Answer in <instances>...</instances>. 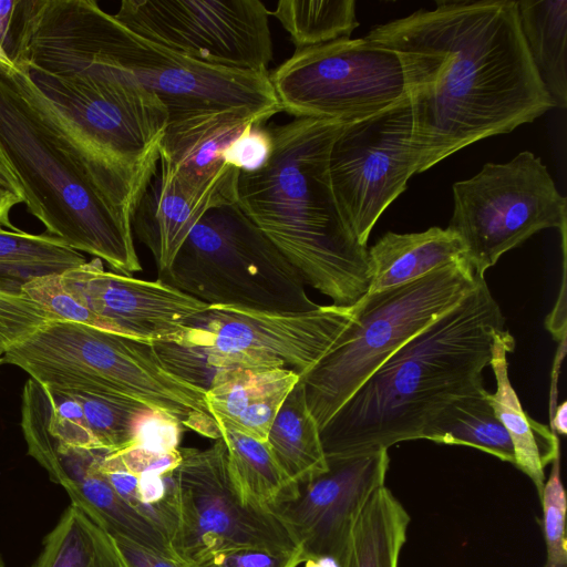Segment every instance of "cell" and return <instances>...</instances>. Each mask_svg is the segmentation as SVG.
<instances>
[{"instance_id":"f1b7e54d","label":"cell","mask_w":567,"mask_h":567,"mask_svg":"<svg viewBox=\"0 0 567 567\" xmlns=\"http://www.w3.org/2000/svg\"><path fill=\"white\" fill-rule=\"evenodd\" d=\"M219 429L233 481L245 501L272 511L296 497L298 485L284 474L267 442L228 426L220 425Z\"/></svg>"},{"instance_id":"3957f363","label":"cell","mask_w":567,"mask_h":567,"mask_svg":"<svg viewBox=\"0 0 567 567\" xmlns=\"http://www.w3.org/2000/svg\"><path fill=\"white\" fill-rule=\"evenodd\" d=\"M505 318L485 277L390 355L320 430L326 457L421 440L454 400L482 392Z\"/></svg>"},{"instance_id":"1f68e13d","label":"cell","mask_w":567,"mask_h":567,"mask_svg":"<svg viewBox=\"0 0 567 567\" xmlns=\"http://www.w3.org/2000/svg\"><path fill=\"white\" fill-rule=\"evenodd\" d=\"M69 392L78 399L86 427L97 445L111 453L135 443L143 426L151 419L158 416L135 403L89 393Z\"/></svg>"},{"instance_id":"83f0119b","label":"cell","mask_w":567,"mask_h":567,"mask_svg":"<svg viewBox=\"0 0 567 567\" xmlns=\"http://www.w3.org/2000/svg\"><path fill=\"white\" fill-rule=\"evenodd\" d=\"M31 567H126L114 538L70 504Z\"/></svg>"},{"instance_id":"7402d4cb","label":"cell","mask_w":567,"mask_h":567,"mask_svg":"<svg viewBox=\"0 0 567 567\" xmlns=\"http://www.w3.org/2000/svg\"><path fill=\"white\" fill-rule=\"evenodd\" d=\"M514 349L515 340L508 330L497 334L489 362L496 391H487L485 398L511 437L514 466L530 478L540 496L546 481L545 467L560 452L559 440L549 426L535 421L523 410L508 377L507 354Z\"/></svg>"},{"instance_id":"7a4b0ae2","label":"cell","mask_w":567,"mask_h":567,"mask_svg":"<svg viewBox=\"0 0 567 567\" xmlns=\"http://www.w3.org/2000/svg\"><path fill=\"white\" fill-rule=\"evenodd\" d=\"M0 147L31 215L70 248L125 276L141 271L132 216L155 173L100 152L17 66L0 64Z\"/></svg>"},{"instance_id":"8d00e7d4","label":"cell","mask_w":567,"mask_h":567,"mask_svg":"<svg viewBox=\"0 0 567 567\" xmlns=\"http://www.w3.org/2000/svg\"><path fill=\"white\" fill-rule=\"evenodd\" d=\"M272 150L269 130L250 124L237 135L223 154L224 162L240 173H254L267 163Z\"/></svg>"},{"instance_id":"4fadbf2b","label":"cell","mask_w":567,"mask_h":567,"mask_svg":"<svg viewBox=\"0 0 567 567\" xmlns=\"http://www.w3.org/2000/svg\"><path fill=\"white\" fill-rule=\"evenodd\" d=\"M270 12L259 0H123L114 17L126 28L188 59L268 72Z\"/></svg>"},{"instance_id":"d6986e66","label":"cell","mask_w":567,"mask_h":567,"mask_svg":"<svg viewBox=\"0 0 567 567\" xmlns=\"http://www.w3.org/2000/svg\"><path fill=\"white\" fill-rule=\"evenodd\" d=\"M109 453L69 447L55 451L45 461L43 468L51 481L66 491L71 503L112 537H123L151 550L175 557L166 534L128 505L106 478L102 463Z\"/></svg>"},{"instance_id":"d4e9b609","label":"cell","mask_w":567,"mask_h":567,"mask_svg":"<svg viewBox=\"0 0 567 567\" xmlns=\"http://www.w3.org/2000/svg\"><path fill=\"white\" fill-rule=\"evenodd\" d=\"M266 442L284 474L296 485L327 471L320 429L300 380L282 403Z\"/></svg>"},{"instance_id":"44dd1931","label":"cell","mask_w":567,"mask_h":567,"mask_svg":"<svg viewBox=\"0 0 567 567\" xmlns=\"http://www.w3.org/2000/svg\"><path fill=\"white\" fill-rule=\"evenodd\" d=\"M299 380L290 369L219 371L206 389V404L219 426L266 442L276 415Z\"/></svg>"},{"instance_id":"603a6c76","label":"cell","mask_w":567,"mask_h":567,"mask_svg":"<svg viewBox=\"0 0 567 567\" xmlns=\"http://www.w3.org/2000/svg\"><path fill=\"white\" fill-rule=\"evenodd\" d=\"M464 257L463 243L449 228L431 227L408 234L388 231L368 249L365 295L409 284Z\"/></svg>"},{"instance_id":"52a82bcc","label":"cell","mask_w":567,"mask_h":567,"mask_svg":"<svg viewBox=\"0 0 567 567\" xmlns=\"http://www.w3.org/2000/svg\"><path fill=\"white\" fill-rule=\"evenodd\" d=\"M352 317V306L280 312L210 305L187 322L189 332L182 343L154 347L171 370L204 390L226 370L290 369L302 377Z\"/></svg>"},{"instance_id":"4dcf8cb0","label":"cell","mask_w":567,"mask_h":567,"mask_svg":"<svg viewBox=\"0 0 567 567\" xmlns=\"http://www.w3.org/2000/svg\"><path fill=\"white\" fill-rule=\"evenodd\" d=\"M270 14L296 50L350 38L359 25L353 0H280Z\"/></svg>"},{"instance_id":"2e32d148","label":"cell","mask_w":567,"mask_h":567,"mask_svg":"<svg viewBox=\"0 0 567 567\" xmlns=\"http://www.w3.org/2000/svg\"><path fill=\"white\" fill-rule=\"evenodd\" d=\"M322 474L298 485V493L272 512L292 534L306 559L332 556L341 565L352 525L371 495L384 485L388 450L326 457Z\"/></svg>"},{"instance_id":"9c48e42d","label":"cell","mask_w":567,"mask_h":567,"mask_svg":"<svg viewBox=\"0 0 567 567\" xmlns=\"http://www.w3.org/2000/svg\"><path fill=\"white\" fill-rule=\"evenodd\" d=\"M452 189L454 208L447 228L461 239L480 276L543 229L558 228L566 237L567 199L540 157L529 151L507 163H487Z\"/></svg>"},{"instance_id":"30bf717a","label":"cell","mask_w":567,"mask_h":567,"mask_svg":"<svg viewBox=\"0 0 567 567\" xmlns=\"http://www.w3.org/2000/svg\"><path fill=\"white\" fill-rule=\"evenodd\" d=\"M269 79L282 111L295 117L349 122L408 95L400 56L365 37L296 50Z\"/></svg>"},{"instance_id":"74e56055","label":"cell","mask_w":567,"mask_h":567,"mask_svg":"<svg viewBox=\"0 0 567 567\" xmlns=\"http://www.w3.org/2000/svg\"><path fill=\"white\" fill-rule=\"evenodd\" d=\"M126 567H190L182 560L151 550L123 537H113Z\"/></svg>"},{"instance_id":"e575fe53","label":"cell","mask_w":567,"mask_h":567,"mask_svg":"<svg viewBox=\"0 0 567 567\" xmlns=\"http://www.w3.org/2000/svg\"><path fill=\"white\" fill-rule=\"evenodd\" d=\"M52 320L54 317L23 292L0 291V354Z\"/></svg>"},{"instance_id":"5bb4252c","label":"cell","mask_w":567,"mask_h":567,"mask_svg":"<svg viewBox=\"0 0 567 567\" xmlns=\"http://www.w3.org/2000/svg\"><path fill=\"white\" fill-rule=\"evenodd\" d=\"M412 127L406 95L374 114L347 122L332 144V189L343 218L363 246L379 217L416 173Z\"/></svg>"},{"instance_id":"d6a6232c","label":"cell","mask_w":567,"mask_h":567,"mask_svg":"<svg viewBox=\"0 0 567 567\" xmlns=\"http://www.w3.org/2000/svg\"><path fill=\"white\" fill-rule=\"evenodd\" d=\"M550 474L539 496L546 544L544 567H567L566 493L561 481L560 452L553 460Z\"/></svg>"},{"instance_id":"8fae6325","label":"cell","mask_w":567,"mask_h":567,"mask_svg":"<svg viewBox=\"0 0 567 567\" xmlns=\"http://www.w3.org/2000/svg\"><path fill=\"white\" fill-rule=\"evenodd\" d=\"M100 78L152 91L167 107L169 121L228 107H246L266 120L282 111L268 72L188 59L142 38L110 13L104 22Z\"/></svg>"},{"instance_id":"6da1fadb","label":"cell","mask_w":567,"mask_h":567,"mask_svg":"<svg viewBox=\"0 0 567 567\" xmlns=\"http://www.w3.org/2000/svg\"><path fill=\"white\" fill-rule=\"evenodd\" d=\"M365 38L401 59L416 173L554 107L527 49L514 0H441Z\"/></svg>"},{"instance_id":"bcb514c9","label":"cell","mask_w":567,"mask_h":567,"mask_svg":"<svg viewBox=\"0 0 567 567\" xmlns=\"http://www.w3.org/2000/svg\"><path fill=\"white\" fill-rule=\"evenodd\" d=\"M2 359H3V357L0 354V363H2Z\"/></svg>"},{"instance_id":"836d02e7","label":"cell","mask_w":567,"mask_h":567,"mask_svg":"<svg viewBox=\"0 0 567 567\" xmlns=\"http://www.w3.org/2000/svg\"><path fill=\"white\" fill-rule=\"evenodd\" d=\"M22 292L55 320L83 323L105 330L101 319L63 282L61 274L38 277L25 284Z\"/></svg>"},{"instance_id":"277c9868","label":"cell","mask_w":567,"mask_h":567,"mask_svg":"<svg viewBox=\"0 0 567 567\" xmlns=\"http://www.w3.org/2000/svg\"><path fill=\"white\" fill-rule=\"evenodd\" d=\"M347 121L295 117L269 130L262 168L240 173L237 205L297 269L306 285L351 307L368 291V247L337 203L329 173L332 144Z\"/></svg>"},{"instance_id":"484cf974","label":"cell","mask_w":567,"mask_h":567,"mask_svg":"<svg viewBox=\"0 0 567 567\" xmlns=\"http://www.w3.org/2000/svg\"><path fill=\"white\" fill-rule=\"evenodd\" d=\"M520 29L554 106L567 105V0L517 1Z\"/></svg>"},{"instance_id":"ba28073f","label":"cell","mask_w":567,"mask_h":567,"mask_svg":"<svg viewBox=\"0 0 567 567\" xmlns=\"http://www.w3.org/2000/svg\"><path fill=\"white\" fill-rule=\"evenodd\" d=\"M158 279L209 306L280 312L318 307L297 269L237 203L206 212Z\"/></svg>"},{"instance_id":"60d3db41","label":"cell","mask_w":567,"mask_h":567,"mask_svg":"<svg viewBox=\"0 0 567 567\" xmlns=\"http://www.w3.org/2000/svg\"><path fill=\"white\" fill-rule=\"evenodd\" d=\"M0 185L24 199L18 176L0 147ZM25 200V199H24Z\"/></svg>"},{"instance_id":"f546056e","label":"cell","mask_w":567,"mask_h":567,"mask_svg":"<svg viewBox=\"0 0 567 567\" xmlns=\"http://www.w3.org/2000/svg\"><path fill=\"white\" fill-rule=\"evenodd\" d=\"M85 261L81 252L48 233L0 229V291L20 293L38 277L62 274Z\"/></svg>"},{"instance_id":"d590c367","label":"cell","mask_w":567,"mask_h":567,"mask_svg":"<svg viewBox=\"0 0 567 567\" xmlns=\"http://www.w3.org/2000/svg\"><path fill=\"white\" fill-rule=\"evenodd\" d=\"M306 560L300 548L277 550L259 547H239L204 555L190 567H298Z\"/></svg>"},{"instance_id":"ab89813d","label":"cell","mask_w":567,"mask_h":567,"mask_svg":"<svg viewBox=\"0 0 567 567\" xmlns=\"http://www.w3.org/2000/svg\"><path fill=\"white\" fill-rule=\"evenodd\" d=\"M24 203V199L0 185V229L18 230L10 219L14 206Z\"/></svg>"},{"instance_id":"e0dca14e","label":"cell","mask_w":567,"mask_h":567,"mask_svg":"<svg viewBox=\"0 0 567 567\" xmlns=\"http://www.w3.org/2000/svg\"><path fill=\"white\" fill-rule=\"evenodd\" d=\"M61 278L105 330L151 343H182L187 322L209 307L161 279L107 271L99 258L65 270Z\"/></svg>"},{"instance_id":"b9f144b4","label":"cell","mask_w":567,"mask_h":567,"mask_svg":"<svg viewBox=\"0 0 567 567\" xmlns=\"http://www.w3.org/2000/svg\"><path fill=\"white\" fill-rule=\"evenodd\" d=\"M550 429L555 434L567 433V403L563 402L560 405H556L554 411L550 413Z\"/></svg>"},{"instance_id":"8992f818","label":"cell","mask_w":567,"mask_h":567,"mask_svg":"<svg viewBox=\"0 0 567 567\" xmlns=\"http://www.w3.org/2000/svg\"><path fill=\"white\" fill-rule=\"evenodd\" d=\"M482 277L464 257L354 303L353 317L332 348L300 377L319 429L390 355L455 306Z\"/></svg>"},{"instance_id":"7c38bea8","label":"cell","mask_w":567,"mask_h":567,"mask_svg":"<svg viewBox=\"0 0 567 567\" xmlns=\"http://www.w3.org/2000/svg\"><path fill=\"white\" fill-rule=\"evenodd\" d=\"M174 471L177 523L171 550L190 565L206 554L239 547L299 548L285 523L269 508L245 501L228 464L223 439L207 449H179Z\"/></svg>"},{"instance_id":"f35d334b","label":"cell","mask_w":567,"mask_h":567,"mask_svg":"<svg viewBox=\"0 0 567 567\" xmlns=\"http://www.w3.org/2000/svg\"><path fill=\"white\" fill-rule=\"evenodd\" d=\"M18 0H0V44L9 55L11 31Z\"/></svg>"},{"instance_id":"4316f807","label":"cell","mask_w":567,"mask_h":567,"mask_svg":"<svg viewBox=\"0 0 567 567\" xmlns=\"http://www.w3.org/2000/svg\"><path fill=\"white\" fill-rule=\"evenodd\" d=\"M486 392L451 402L424 430L422 439L474 447L515 465L511 437L486 400Z\"/></svg>"},{"instance_id":"ffe728a7","label":"cell","mask_w":567,"mask_h":567,"mask_svg":"<svg viewBox=\"0 0 567 567\" xmlns=\"http://www.w3.org/2000/svg\"><path fill=\"white\" fill-rule=\"evenodd\" d=\"M235 203L220 192L202 193L185 186L158 161L132 216V229L151 251L158 278L168 271L181 246L206 212Z\"/></svg>"},{"instance_id":"ee69618b","label":"cell","mask_w":567,"mask_h":567,"mask_svg":"<svg viewBox=\"0 0 567 567\" xmlns=\"http://www.w3.org/2000/svg\"><path fill=\"white\" fill-rule=\"evenodd\" d=\"M0 64L7 68H13L16 66L13 62L11 61L10 56L7 54L4 49L0 44Z\"/></svg>"},{"instance_id":"9a60e30c","label":"cell","mask_w":567,"mask_h":567,"mask_svg":"<svg viewBox=\"0 0 567 567\" xmlns=\"http://www.w3.org/2000/svg\"><path fill=\"white\" fill-rule=\"evenodd\" d=\"M25 72L105 156L131 171L156 172L169 113L155 93L135 83Z\"/></svg>"},{"instance_id":"f6af8a7d","label":"cell","mask_w":567,"mask_h":567,"mask_svg":"<svg viewBox=\"0 0 567 567\" xmlns=\"http://www.w3.org/2000/svg\"><path fill=\"white\" fill-rule=\"evenodd\" d=\"M0 567H6V564H4V561H3L1 556H0Z\"/></svg>"},{"instance_id":"cb8c5ba5","label":"cell","mask_w":567,"mask_h":567,"mask_svg":"<svg viewBox=\"0 0 567 567\" xmlns=\"http://www.w3.org/2000/svg\"><path fill=\"white\" fill-rule=\"evenodd\" d=\"M410 520L393 493L378 488L354 519L341 567H399Z\"/></svg>"},{"instance_id":"ac0fdd59","label":"cell","mask_w":567,"mask_h":567,"mask_svg":"<svg viewBox=\"0 0 567 567\" xmlns=\"http://www.w3.org/2000/svg\"><path fill=\"white\" fill-rule=\"evenodd\" d=\"M267 121L246 107L171 120L159 144L158 161L185 186L202 193L217 190L237 203L240 172L227 165L223 154L248 125Z\"/></svg>"},{"instance_id":"5b68a950","label":"cell","mask_w":567,"mask_h":567,"mask_svg":"<svg viewBox=\"0 0 567 567\" xmlns=\"http://www.w3.org/2000/svg\"><path fill=\"white\" fill-rule=\"evenodd\" d=\"M2 363L20 368L47 389L135 403L178 427L221 439L206 390L171 370L151 342L52 320L10 349Z\"/></svg>"},{"instance_id":"7bdbcfd3","label":"cell","mask_w":567,"mask_h":567,"mask_svg":"<svg viewBox=\"0 0 567 567\" xmlns=\"http://www.w3.org/2000/svg\"><path fill=\"white\" fill-rule=\"evenodd\" d=\"M303 564L305 567H341L340 563L332 556L309 557Z\"/></svg>"}]
</instances>
